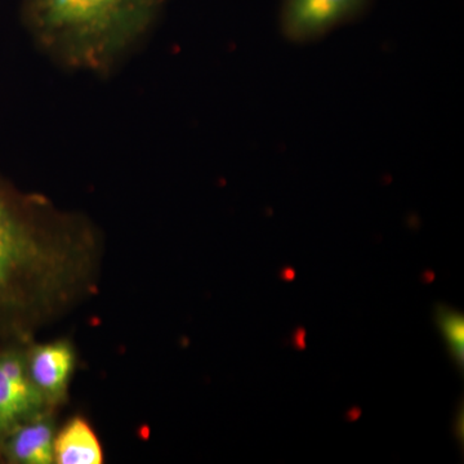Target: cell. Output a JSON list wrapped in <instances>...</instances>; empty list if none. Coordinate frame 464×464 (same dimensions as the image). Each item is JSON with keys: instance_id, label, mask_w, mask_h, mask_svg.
I'll list each match as a JSON object with an SVG mask.
<instances>
[{"instance_id": "cell-1", "label": "cell", "mask_w": 464, "mask_h": 464, "mask_svg": "<svg viewBox=\"0 0 464 464\" xmlns=\"http://www.w3.org/2000/svg\"><path fill=\"white\" fill-rule=\"evenodd\" d=\"M102 234L83 213L0 176V338L29 344L96 293Z\"/></svg>"}, {"instance_id": "cell-2", "label": "cell", "mask_w": 464, "mask_h": 464, "mask_svg": "<svg viewBox=\"0 0 464 464\" xmlns=\"http://www.w3.org/2000/svg\"><path fill=\"white\" fill-rule=\"evenodd\" d=\"M169 0H21L34 45L67 72L108 78L146 42Z\"/></svg>"}, {"instance_id": "cell-3", "label": "cell", "mask_w": 464, "mask_h": 464, "mask_svg": "<svg viewBox=\"0 0 464 464\" xmlns=\"http://www.w3.org/2000/svg\"><path fill=\"white\" fill-rule=\"evenodd\" d=\"M50 411L27 371L26 344L0 346V444L18 427Z\"/></svg>"}, {"instance_id": "cell-4", "label": "cell", "mask_w": 464, "mask_h": 464, "mask_svg": "<svg viewBox=\"0 0 464 464\" xmlns=\"http://www.w3.org/2000/svg\"><path fill=\"white\" fill-rule=\"evenodd\" d=\"M372 0H283L279 25L284 38L308 44L353 23Z\"/></svg>"}, {"instance_id": "cell-5", "label": "cell", "mask_w": 464, "mask_h": 464, "mask_svg": "<svg viewBox=\"0 0 464 464\" xmlns=\"http://www.w3.org/2000/svg\"><path fill=\"white\" fill-rule=\"evenodd\" d=\"M27 371L34 386L48 406L56 411L69 396L70 382L76 366V353L72 343L60 340L50 343L26 344Z\"/></svg>"}, {"instance_id": "cell-6", "label": "cell", "mask_w": 464, "mask_h": 464, "mask_svg": "<svg viewBox=\"0 0 464 464\" xmlns=\"http://www.w3.org/2000/svg\"><path fill=\"white\" fill-rule=\"evenodd\" d=\"M54 411L14 430L0 444V458L11 464H53L56 439Z\"/></svg>"}, {"instance_id": "cell-7", "label": "cell", "mask_w": 464, "mask_h": 464, "mask_svg": "<svg viewBox=\"0 0 464 464\" xmlns=\"http://www.w3.org/2000/svg\"><path fill=\"white\" fill-rule=\"evenodd\" d=\"M103 450L96 432L84 418L74 417L56 433L54 463L101 464Z\"/></svg>"}, {"instance_id": "cell-8", "label": "cell", "mask_w": 464, "mask_h": 464, "mask_svg": "<svg viewBox=\"0 0 464 464\" xmlns=\"http://www.w3.org/2000/svg\"><path fill=\"white\" fill-rule=\"evenodd\" d=\"M436 322L445 341H447L449 353L456 362L460 372L464 365V317L459 311L438 304L435 311Z\"/></svg>"}]
</instances>
